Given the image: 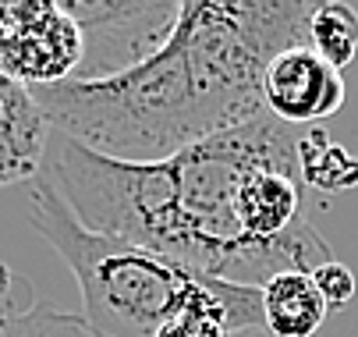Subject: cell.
<instances>
[{
  "label": "cell",
  "instance_id": "8992f818",
  "mask_svg": "<svg viewBox=\"0 0 358 337\" xmlns=\"http://www.w3.org/2000/svg\"><path fill=\"white\" fill-rule=\"evenodd\" d=\"M50 131L32 89L0 71V188L39 178Z\"/></svg>",
  "mask_w": 358,
  "mask_h": 337
},
{
  "label": "cell",
  "instance_id": "30bf717a",
  "mask_svg": "<svg viewBox=\"0 0 358 337\" xmlns=\"http://www.w3.org/2000/svg\"><path fill=\"white\" fill-rule=\"evenodd\" d=\"M313 280H316V287H320V295H323V302L330 306V309H337V306H348L351 299H355V273L341 263V259H330V263H323V266H316L313 270Z\"/></svg>",
  "mask_w": 358,
  "mask_h": 337
},
{
  "label": "cell",
  "instance_id": "277c9868",
  "mask_svg": "<svg viewBox=\"0 0 358 337\" xmlns=\"http://www.w3.org/2000/svg\"><path fill=\"white\" fill-rule=\"evenodd\" d=\"M85 32L57 0H0V71L25 89L78 78Z\"/></svg>",
  "mask_w": 358,
  "mask_h": 337
},
{
  "label": "cell",
  "instance_id": "52a82bcc",
  "mask_svg": "<svg viewBox=\"0 0 358 337\" xmlns=\"http://www.w3.org/2000/svg\"><path fill=\"white\" fill-rule=\"evenodd\" d=\"M259 295H263V320L270 337H313L330 313L313 273L305 270L273 273L259 287Z\"/></svg>",
  "mask_w": 358,
  "mask_h": 337
},
{
  "label": "cell",
  "instance_id": "7a4b0ae2",
  "mask_svg": "<svg viewBox=\"0 0 358 337\" xmlns=\"http://www.w3.org/2000/svg\"><path fill=\"white\" fill-rule=\"evenodd\" d=\"M263 167L298 171V131L273 114L152 164L114 160L50 131L39 174L89 231L164 252L206 277L263 287L273 273L301 270L291 252L255 245L238 220L241 185Z\"/></svg>",
  "mask_w": 358,
  "mask_h": 337
},
{
  "label": "cell",
  "instance_id": "5b68a950",
  "mask_svg": "<svg viewBox=\"0 0 358 337\" xmlns=\"http://www.w3.org/2000/svg\"><path fill=\"white\" fill-rule=\"evenodd\" d=\"M348 85L309 43L280 50L263 75V107L277 121L298 128L334 117L344 107Z\"/></svg>",
  "mask_w": 358,
  "mask_h": 337
},
{
  "label": "cell",
  "instance_id": "9c48e42d",
  "mask_svg": "<svg viewBox=\"0 0 358 337\" xmlns=\"http://www.w3.org/2000/svg\"><path fill=\"white\" fill-rule=\"evenodd\" d=\"M309 46L330 64V68H348L358 54V11L341 0H323L313 4L309 15Z\"/></svg>",
  "mask_w": 358,
  "mask_h": 337
},
{
  "label": "cell",
  "instance_id": "6da1fadb",
  "mask_svg": "<svg viewBox=\"0 0 358 337\" xmlns=\"http://www.w3.org/2000/svg\"><path fill=\"white\" fill-rule=\"evenodd\" d=\"M313 0H181L167 39L114 75L32 89L50 128L131 164L167 160L263 117V75L309 43Z\"/></svg>",
  "mask_w": 358,
  "mask_h": 337
},
{
  "label": "cell",
  "instance_id": "3957f363",
  "mask_svg": "<svg viewBox=\"0 0 358 337\" xmlns=\"http://www.w3.org/2000/svg\"><path fill=\"white\" fill-rule=\"evenodd\" d=\"M29 220L75 273L82 323L96 337H270L259 287L89 231L43 174L32 181Z\"/></svg>",
  "mask_w": 358,
  "mask_h": 337
},
{
  "label": "cell",
  "instance_id": "ba28073f",
  "mask_svg": "<svg viewBox=\"0 0 358 337\" xmlns=\"http://www.w3.org/2000/svg\"><path fill=\"white\" fill-rule=\"evenodd\" d=\"M298 178L316 192L358 188V157L337 146L323 128H305L298 135Z\"/></svg>",
  "mask_w": 358,
  "mask_h": 337
}]
</instances>
